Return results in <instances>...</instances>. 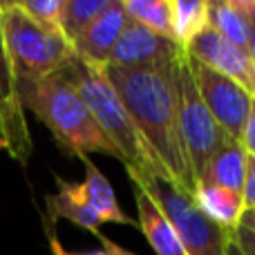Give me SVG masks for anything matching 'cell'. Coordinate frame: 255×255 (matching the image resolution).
I'll return each instance as SVG.
<instances>
[{"label":"cell","mask_w":255,"mask_h":255,"mask_svg":"<svg viewBox=\"0 0 255 255\" xmlns=\"http://www.w3.org/2000/svg\"><path fill=\"white\" fill-rule=\"evenodd\" d=\"M208 27V0H172V38L181 49Z\"/></svg>","instance_id":"18"},{"label":"cell","mask_w":255,"mask_h":255,"mask_svg":"<svg viewBox=\"0 0 255 255\" xmlns=\"http://www.w3.org/2000/svg\"><path fill=\"white\" fill-rule=\"evenodd\" d=\"M132 184L141 186L152 197V202L161 208V213L179 233L188 255H229L233 231L222 229L220 224L208 220L199 211L195 197L186 195L184 190H179L163 177H154L148 181H132Z\"/></svg>","instance_id":"5"},{"label":"cell","mask_w":255,"mask_h":255,"mask_svg":"<svg viewBox=\"0 0 255 255\" xmlns=\"http://www.w3.org/2000/svg\"><path fill=\"white\" fill-rule=\"evenodd\" d=\"M45 215L56 224L58 220H67L70 224L88 231L97 238L101 233L103 222L94 213V208L88 204L83 195V186L56 177V193L45 197Z\"/></svg>","instance_id":"13"},{"label":"cell","mask_w":255,"mask_h":255,"mask_svg":"<svg viewBox=\"0 0 255 255\" xmlns=\"http://www.w3.org/2000/svg\"><path fill=\"white\" fill-rule=\"evenodd\" d=\"M97 240H99V242H101V251L106 253V255H136V253L128 251V249H124V247H121V244H117L115 240L106 238V235H101V233L97 235Z\"/></svg>","instance_id":"27"},{"label":"cell","mask_w":255,"mask_h":255,"mask_svg":"<svg viewBox=\"0 0 255 255\" xmlns=\"http://www.w3.org/2000/svg\"><path fill=\"white\" fill-rule=\"evenodd\" d=\"M130 20L143 25L145 29L172 38V0H124Z\"/></svg>","instance_id":"19"},{"label":"cell","mask_w":255,"mask_h":255,"mask_svg":"<svg viewBox=\"0 0 255 255\" xmlns=\"http://www.w3.org/2000/svg\"><path fill=\"white\" fill-rule=\"evenodd\" d=\"M199 211L208 217L211 222L220 224L222 229L235 231L240 226L244 211V197L242 193L235 190L222 188V186H213V184H199L197 186V195H195Z\"/></svg>","instance_id":"15"},{"label":"cell","mask_w":255,"mask_h":255,"mask_svg":"<svg viewBox=\"0 0 255 255\" xmlns=\"http://www.w3.org/2000/svg\"><path fill=\"white\" fill-rule=\"evenodd\" d=\"M233 242L244 255H255V233L247 229H235L233 231Z\"/></svg>","instance_id":"25"},{"label":"cell","mask_w":255,"mask_h":255,"mask_svg":"<svg viewBox=\"0 0 255 255\" xmlns=\"http://www.w3.org/2000/svg\"><path fill=\"white\" fill-rule=\"evenodd\" d=\"M190 58V70H193V79L197 83V90L202 94L206 108L215 121L222 126V130L231 136V139L240 141L247 124L249 110L253 103V94L247 88L238 83V81L229 79V76L220 74V72L211 70V67L202 65L199 61Z\"/></svg>","instance_id":"7"},{"label":"cell","mask_w":255,"mask_h":255,"mask_svg":"<svg viewBox=\"0 0 255 255\" xmlns=\"http://www.w3.org/2000/svg\"><path fill=\"white\" fill-rule=\"evenodd\" d=\"M242 197H244V206L255 208V157H251V154H249V163H247V179H244Z\"/></svg>","instance_id":"24"},{"label":"cell","mask_w":255,"mask_h":255,"mask_svg":"<svg viewBox=\"0 0 255 255\" xmlns=\"http://www.w3.org/2000/svg\"><path fill=\"white\" fill-rule=\"evenodd\" d=\"M208 25L249 52V16L242 0H208Z\"/></svg>","instance_id":"17"},{"label":"cell","mask_w":255,"mask_h":255,"mask_svg":"<svg viewBox=\"0 0 255 255\" xmlns=\"http://www.w3.org/2000/svg\"><path fill=\"white\" fill-rule=\"evenodd\" d=\"M240 143L244 145V150H247L251 157H255V97L251 103V110H249L247 124H244L242 136H240Z\"/></svg>","instance_id":"23"},{"label":"cell","mask_w":255,"mask_h":255,"mask_svg":"<svg viewBox=\"0 0 255 255\" xmlns=\"http://www.w3.org/2000/svg\"><path fill=\"white\" fill-rule=\"evenodd\" d=\"M177 79H179V115H181V134L186 141V150H188L190 163H193L195 177H197V186L202 179L206 166L211 159L220 152L222 148L231 143L229 134L222 130V126L215 121L211 110L206 108L202 94L197 90V83L193 79V70H190V58L188 52L179 56V70H177Z\"/></svg>","instance_id":"6"},{"label":"cell","mask_w":255,"mask_h":255,"mask_svg":"<svg viewBox=\"0 0 255 255\" xmlns=\"http://www.w3.org/2000/svg\"><path fill=\"white\" fill-rule=\"evenodd\" d=\"M20 97L25 110L49 130L54 143L67 157H90V154H108L121 161V154L108 141L83 97L74 88L65 72H58L43 81L20 83Z\"/></svg>","instance_id":"2"},{"label":"cell","mask_w":255,"mask_h":255,"mask_svg":"<svg viewBox=\"0 0 255 255\" xmlns=\"http://www.w3.org/2000/svg\"><path fill=\"white\" fill-rule=\"evenodd\" d=\"M0 29L20 83H34L58 74L76 58L74 45L61 31L36 22L18 2L0 0Z\"/></svg>","instance_id":"4"},{"label":"cell","mask_w":255,"mask_h":255,"mask_svg":"<svg viewBox=\"0 0 255 255\" xmlns=\"http://www.w3.org/2000/svg\"><path fill=\"white\" fill-rule=\"evenodd\" d=\"M238 229H247V231H251V233H255V208H247V211H244Z\"/></svg>","instance_id":"28"},{"label":"cell","mask_w":255,"mask_h":255,"mask_svg":"<svg viewBox=\"0 0 255 255\" xmlns=\"http://www.w3.org/2000/svg\"><path fill=\"white\" fill-rule=\"evenodd\" d=\"M247 163L249 152L244 150V145L240 141H231L226 148H222L211 159L199 184H213L235 190V193H242L244 179H247Z\"/></svg>","instance_id":"16"},{"label":"cell","mask_w":255,"mask_h":255,"mask_svg":"<svg viewBox=\"0 0 255 255\" xmlns=\"http://www.w3.org/2000/svg\"><path fill=\"white\" fill-rule=\"evenodd\" d=\"M184 49L170 38L145 29L134 20H128L126 29L121 31L117 47L108 65L115 67H148L159 63H170L181 56Z\"/></svg>","instance_id":"10"},{"label":"cell","mask_w":255,"mask_h":255,"mask_svg":"<svg viewBox=\"0 0 255 255\" xmlns=\"http://www.w3.org/2000/svg\"><path fill=\"white\" fill-rule=\"evenodd\" d=\"M16 2H18V7L25 13H29L36 22H40V25L47 27V29L61 31V18H63L65 0H16Z\"/></svg>","instance_id":"21"},{"label":"cell","mask_w":255,"mask_h":255,"mask_svg":"<svg viewBox=\"0 0 255 255\" xmlns=\"http://www.w3.org/2000/svg\"><path fill=\"white\" fill-rule=\"evenodd\" d=\"M0 124L7 136V154L20 166H27L34 152V139L27 126V110L20 97V81H18L13 63L4 47L2 29H0Z\"/></svg>","instance_id":"8"},{"label":"cell","mask_w":255,"mask_h":255,"mask_svg":"<svg viewBox=\"0 0 255 255\" xmlns=\"http://www.w3.org/2000/svg\"><path fill=\"white\" fill-rule=\"evenodd\" d=\"M128 13L124 0H110L108 9L74 40L76 58L97 67H106L117 47L121 31L128 25Z\"/></svg>","instance_id":"11"},{"label":"cell","mask_w":255,"mask_h":255,"mask_svg":"<svg viewBox=\"0 0 255 255\" xmlns=\"http://www.w3.org/2000/svg\"><path fill=\"white\" fill-rule=\"evenodd\" d=\"M244 9L249 16V25H251V34H249V54H251L253 63H255V0H242Z\"/></svg>","instance_id":"26"},{"label":"cell","mask_w":255,"mask_h":255,"mask_svg":"<svg viewBox=\"0 0 255 255\" xmlns=\"http://www.w3.org/2000/svg\"><path fill=\"white\" fill-rule=\"evenodd\" d=\"M63 72L79 90V94L83 97L85 106L90 108L99 128L108 136V141L121 154V163L126 166L130 181H148L154 177L168 179L161 161L157 159V154L152 152L148 141L143 139L136 124L132 121L130 112L126 110L115 85L108 81L103 67L74 58Z\"/></svg>","instance_id":"3"},{"label":"cell","mask_w":255,"mask_h":255,"mask_svg":"<svg viewBox=\"0 0 255 255\" xmlns=\"http://www.w3.org/2000/svg\"><path fill=\"white\" fill-rule=\"evenodd\" d=\"M85 168V179L81 181L83 186V195L88 199V204L94 208V213L99 215V220L103 224H121V226H139L136 220L128 217L124 211H121L119 202H117V193L110 186L108 177L99 170L92 163L90 157H81Z\"/></svg>","instance_id":"14"},{"label":"cell","mask_w":255,"mask_h":255,"mask_svg":"<svg viewBox=\"0 0 255 255\" xmlns=\"http://www.w3.org/2000/svg\"><path fill=\"white\" fill-rule=\"evenodd\" d=\"M43 231H45V238H47V242H49V251H52V255H106L101 249H94V251H67V249L61 244V240H58L56 231H54V222L49 220L47 215H43Z\"/></svg>","instance_id":"22"},{"label":"cell","mask_w":255,"mask_h":255,"mask_svg":"<svg viewBox=\"0 0 255 255\" xmlns=\"http://www.w3.org/2000/svg\"><path fill=\"white\" fill-rule=\"evenodd\" d=\"M110 0H65L61 18V31L74 45V40L108 9Z\"/></svg>","instance_id":"20"},{"label":"cell","mask_w":255,"mask_h":255,"mask_svg":"<svg viewBox=\"0 0 255 255\" xmlns=\"http://www.w3.org/2000/svg\"><path fill=\"white\" fill-rule=\"evenodd\" d=\"M186 52L202 65L238 81L242 88H247L255 97V63L251 54L247 49L238 47L235 43H231L229 38H224L211 25L190 43Z\"/></svg>","instance_id":"9"},{"label":"cell","mask_w":255,"mask_h":255,"mask_svg":"<svg viewBox=\"0 0 255 255\" xmlns=\"http://www.w3.org/2000/svg\"><path fill=\"white\" fill-rule=\"evenodd\" d=\"M177 70H179V58L148 67H103L108 81L115 85L126 110L130 112L132 121L161 161L170 184L195 197L197 177L181 134Z\"/></svg>","instance_id":"1"},{"label":"cell","mask_w":255,"mask_h":255,"mask_svg":"<svg viewBox=\"0 0 255 255\" xmlns=\"http://www.w3.org/2000/svg\"><path fill=\"white\" fill-rule=\"evenodd\" d=\"M132 195L136 204V224L152 251L157 255H188L179 233L161 213V208L152 202V197L136 184H132Z\"/></svg>","instance_id":"12"},{"label":"cell","mask_w":255,"mask_h":255,"mask_svg":"<svg viewBox=\"0 0 255 255\" xmlns=\"http://www.w3.org/2000/svg\"><path fill=\"white\" fill-rule=\"evenodd\" d=\"M229 255H244V253L240 251L238 247H235V242H233V235H231V247H229Z\"/></svg>","instance_id":"30"},{"label":"cell","mask_w":255,"mask_h":255,"mask_svg":"<svg viewBox=\"0 0 255 255\" xmlns=\"http://www.w3.org/2000/svg\"><path fill=\"white\" fill-rule=\"evenodd\" d=\"M0 150H4V152H7V136H4L2 124H0Z\"/></svg>","instance_id":"29"}]
</instances>
